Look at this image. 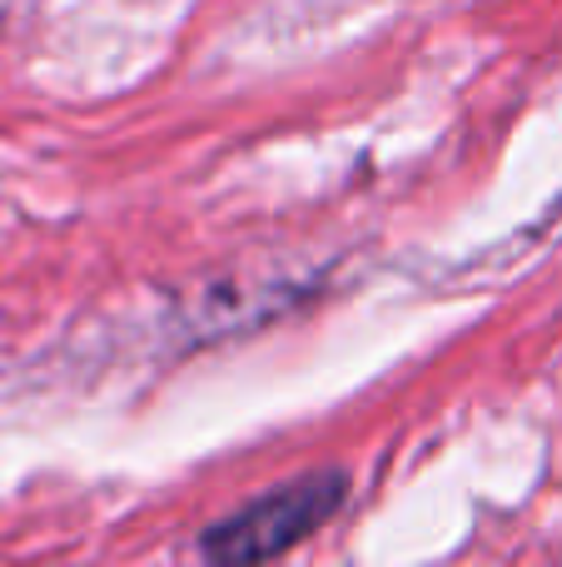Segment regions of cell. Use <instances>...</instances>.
Returning <instances> with one entry per match:
<instances>
[{
	"instance_id": "obj_1",
	"label": "cell",
	"mask_w": 562,
	"mask_h": 567,
	"mask_svg": "<svg viewBox=\"0 0 562 567\" xmlns=\"http://www.w3.org/2000/svg\"><path fill=\"white\" fill-rule=\"evenodd\" d=\"M348 498V473L324 468V473H304L294 483H279L264 498L244 503L239 513H229L225 523L199 538V553L209 563L225 567H244V563H269L279 553L299 548L314 528H324Z\"/></svg>"
}]
</instances>
